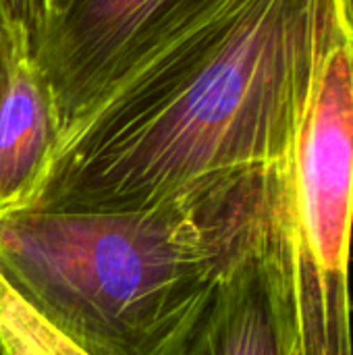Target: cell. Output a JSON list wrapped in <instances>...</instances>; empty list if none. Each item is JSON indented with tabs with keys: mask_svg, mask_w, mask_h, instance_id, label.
Segmentation results:
<instances>
[{
	"mask_svg": "<svg viewBox=\"0 0 353 355\" xmlns=\"http://www.w3.org/2000/svg\"><path fill=\"white\" fill-rule=\"evenodd\" d=\"M58 141V119L31 29L0 17V212L31 204Z\"/></svg>",
	"mask_w": 353,
	"mask_h": 355,
	"instance_id": "5b68a950",
	"label": "cell"
},
{
	"mask_svg": "<svg viewBox=\"0 0 353 355\" xmlns=\"http://www.w3.org/2000/svg\"><path fill=\"white\" fill-rule=\"evenodd\" d=\"M0 17H2V6H0Z\"/></svg>",
	"mask_w": 353,
	"mask_h": 355,
	"instance_id": "30bf717a",
	"label": "cell"
},
{
	"mask_svg": "<svg viewBox=\"0 0 353 355\" xmlns=\"http://www.w3.org/2000/svg\"><path fill=\"white\" fill-rule=\"evenodd\" d=\"M0 6L6 15L21 19L33 33L35 46L42 37L44 19H42V4L40 0H0Z\"/></svg>",
	"mask_w": 353,
	"mask_h": 355,
	"instance_id": "52a82bcc",
	"label": "cell"
},
{
	"mask_svg": "<svg viewBox=\"0 0 353 355\" xmlns=\"http://www.w3.org/2000/svg\"><path fill=\"white\" fill-rule=\"evenodd\" d=\"M285 185L287 166L146 210L0 212V355H183Z\"/></svg>",
	"mask_w": 353,
	"mask_h": 355,
	"instance_id": "7a4b0ae2",
	"label": "cell"
},
{
	"mask_svg": "<svg viewBox=\"0 0 353 355\" xmlns=\"http://www.w3.org/2000/svg\"><path fill=\"white\" fill-rule=\"evenodd\" d=\"M279 214L221 283L183 355H293Z\"/></svg>",
	"mask_w": 353,
	"mask_h": 355,
	"instance_id": "8992f818",
	"label": "cell"
},
{
	"mask_svg": "<svg viewBox=\"0 0 353 355\" xmlns=\"http://www.w3.org/2000/svg\"><path fill=\"white\" fill-rule=\"evenodd\" d=\"M347 37L345 0H175L60 129L27 208L146 210L287 166Z\"/></svg>",
	"mask_w": 353,
	"mask_h": 355,
	"instance_id": "6da1fadb",
	"label": "cell"
},
{
	"mask_svg": "<svg viewBox=\"0 0 353 355\" xmlns=\"http://www.w3.org/2000/svg\"><path fill=\"white\" fill-rule=\"evenodd\" d=\"M175 0H75L35 52L58 133Z\"/></svg>",
	"mask_w": 353,
	"mask_h": 355,
	"instance_id": "277c9868",
	"label": "cell"
},
{
	"mask_svg": "<svg viewBox=\"0 0 353 355\" xmlns=\"http://www.w3.org/2000/svg\"><path fill=\"white\" fill-rule=\"evenodd\" d=\"M293 355H353V40L327 60L287 164L279 214Z\"/></svg>",
	"mask_w": 353,
	"mask_h": 355,
	"instance_id": "3957f363",
	"label": "cell"
},
{
	"mask_svg": "<svg viewBox=\"0 0 353 355\" xmlns=\"http://www.w3.org/2000/svg\"><path fill=\"white\" fill-rule=\"evenodd\" d=\"M75 0H40V4H42V19H44V29H42V37L64 17V12L71 8V4H73ZM42 37H40V42H42ZM37 42V44H40ZM37 48V46H35Z\"/></svg>",
	"mask_w": 353,
	"mask_h": 355,
	"instance_id": "ba28073f",
	"label": "cell"
},
{
	"mask_svg": "<svg viewBox=\"0 0 353 355\" xmlns=\"http://www.w3.org/2000/svg\"><path fill=\"white\" fill-rule=\"evenodd\" d=\"M345 19H347L350 35H352L353 40V0H345Z\"/></svg>",
	"mask_w": 353,
	"mask_h": 355,
	"instance_id": "9c48e42d",
	"label": "cell"
}]
</instances>
